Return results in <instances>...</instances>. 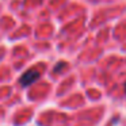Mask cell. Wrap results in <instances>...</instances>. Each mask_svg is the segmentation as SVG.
Returning <instances> with one entry per match:
<instances>
[{
    "label": "cell",
    "instance_id": "cell-2",
    "mask_svg": "<svg viewBox=\"0 0 126 126\" xmlns=\"http://www.w3.org/2000/svg\"><path fill=\"white\" fill-rule=\"evenodd\" d=\"M125 92H126V84H125Z\"/></svg>",
    "mask_w": 126,
    "mask_h": 126
},
{
    "label": "cell",
    "instance_id": "cell-1",
    "mask_svg": "<svg viewBox=\"0 0 126 126\" xmlns=\"http://www.w3.org/2000/svg\"><path fill=\"white\" fill-rule=\"evenodd\" d=\"M39 77V72L35 71V69H30V71H27L26 73L22 75V77H20V85L22 87H29V85H31L35 80H38Z\"/></svg>",
    "mask_w": 126,
    "mask_h": 126
}]
</instances>
